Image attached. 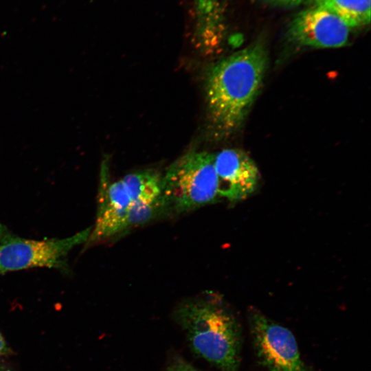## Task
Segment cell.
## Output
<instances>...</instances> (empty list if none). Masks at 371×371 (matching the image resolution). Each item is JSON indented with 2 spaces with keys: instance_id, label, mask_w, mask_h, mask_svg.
Segmentation results:
<instances>
[{
  "instance_id": "6",
  "label": "cell",
  "mask_w": 371,
  "mask_h": 371,
  "mask_svg": "<svg viewBox=\"0 0 371 371\" xmlns=\"http://www.w3.org/2000/svg\"><path fill=\"white\" fill-rule=\"evenodd\" d=\"M106 167H102L96 218L85 243L88 248L128 229L130 197L122 179L109 182Z\"/></svg>"
},
{
  "instance_id": "13",
  "label": "cell",
  "mask_w": 371,
  "mask_h": 371,
  "mask_svg": "<svg viewBox=\"0 0 371 371\" xmlns=\"http://www.w3.org/2000/svg\"><path fill=\"white\" fill-rule=\"evenodd\" d=\"M275 2L278 3H288V4H293L300 2L301 0H270Z\"/></svg>"
},
{
  "instance_id": "7",
  "label": "cell",
  "mask_w": 371,
  "mask_h": 371,
  "mask_svg": "<svg viewBox=\"0 0 371 371\" xmlns=\"http://www.w3.org/2000/svg\"><path fill=\"white\" fill-rule=\"evenodd\" d=\"M351 28L340 18L313 7L300 12L289 27V37L300 46L334 48L345 45Z\"/></svg>"
},
{
  "instance_id": "2",
  "label": "cell",
  "mask_w": 371,
  "mask_h": 371,
  "mask_svg": "<svg viewBox=\"0 0 371 371\" xmlns=\"http://www.w3.org/2000/svg\"><path fill=\"white\" fill-rule=\"evenodd\" d=\"M191 350L219 371H239L240 324L218 294L205 291L179 303L172 313Z\"/></svg>"
},
{
  "instance_id": "9",
  "label": "cell",
  "mask_w": 371,
  "mask_h": 371,
  "mask_svg": "<svg viewBox=\"0 0 371 371\" xmlns=\"http://www.w3.org/2000/svg\"><path fill=\"white\" fill-rule=\"evenodd\" d=\"M122 179L130 197L128 229L149 223L166 212L162 174L146 169L129 173Z\"/></svg>"
},
{
  "instance_id": "1",
  "label": "cell",
  "mask_w": 371,
  "mask_h": 371,
  "mask_svg": "<svg viewBox=\"0 0 371 371\" xmlns=\"http://www.w3.org/2000/svg\"><path fill=\"white\" fill-rule=\"evenodd\" d=\"M268 65L259 42L215 63L205 78L208 115L217 135H229L244 122L262 86Z\"/></svg>"
},
{
  "instance_id": "10",
  "label": "cell",
  "mask_w": 371,
  "mask_h": 371,
  "mask_svg": "<svg viewBox=\"0 0 371 371\" xmlns=\"http://www.w3.org/2000/svg\"><path fill=\"white\" fill-rule=\"evenodd\" d=\"M311 1L313 7L334 14L351 29L370 23V0H311Z\"/></svg>"
},
{
  "instance_id": "5",
  "label": "cell",
  "mask_w": 371,
  "mask_h": 371,
  "mask_svg": "<svg viewBox=\"0 0 371 371\" xmlns=\"http://www.w3.org/2000/svg\"><path fill=\"white\" fill-rule=\"evenodd\" d=\"M248 322L258 362L269 371H311L302 361L290 330L256 308H250Z\"/></svg>"
},
{
  "instance_id": "12",
  "label": "cell",
  "mask_w": 371,
  "mask_h": 371,
  "mask_svg": "<svg viewBox=\"0 0 371 371\" xmlns=\"http://www.w3.org/2000/svg\"><path fill=\"white\" fill-rule=\"evenodd\" d=\"M12 352L8 346L6 341L0 333V356L9 355Z\"/></svg>"
},
{
  "instance_id": "11",
  "label": "cell",
  "mask_w": 371,
  "mask_h": 371,
  "mask_svg": "<svg viewBox=\"0 0 371 371\" xmlns=\"http://www.w3.org/2000/svg\"><path fill=\"white\" fill-rule=\"evenodd\" d=\"M166 371H200L190 363L179 356H175L168 362Z\"/></svg>"
},
{
  "instance_id": "3",
  "label": "cell",
  "mask_w": 371,
  "mask_h": 371,
  "mask_svg": "<svg viewBox=\"0 0 371 371\" xmlns=\"http://www.w3.org/2000/svg\"><path fill=\"white\" fill-rule=\"evenodd\" d=\"M166 212H188L218 201L214 155L190 151L172 162L162 174Z\"/></svg>"
},
{
  "instance_id": "8",
  "label": "cell",
  "mask_w": 371,
  "mask_h": 371,
  "mask_svg": "<svg viewBox=\"0 0 371 371\" xmlns=\"http://www.w3.org/2000/svg\"><path fill=\"white\" fill-rule=\"evenodd\" d=\"M214 155L221 199L236 203L255 192L260 175L256 164L245 152L227 148Z\"/></svg>"
},
{
  "instance_id": "4",
  "label": "cell",
  "mask_w": 371,
  "mask_h": 371,
  "mask_svg": "<svg viewBox=\"0 0 371 371\" xmlns=\"http://www.w3.org/2000/svg\"><path fill=\"white\" fill-rule=\"evenodd\" d=\"M91 227L64 238H22L0 222V276L34 267H47L70 276L69 252L87 240Z\"/></svg>"
}]
</instances>
